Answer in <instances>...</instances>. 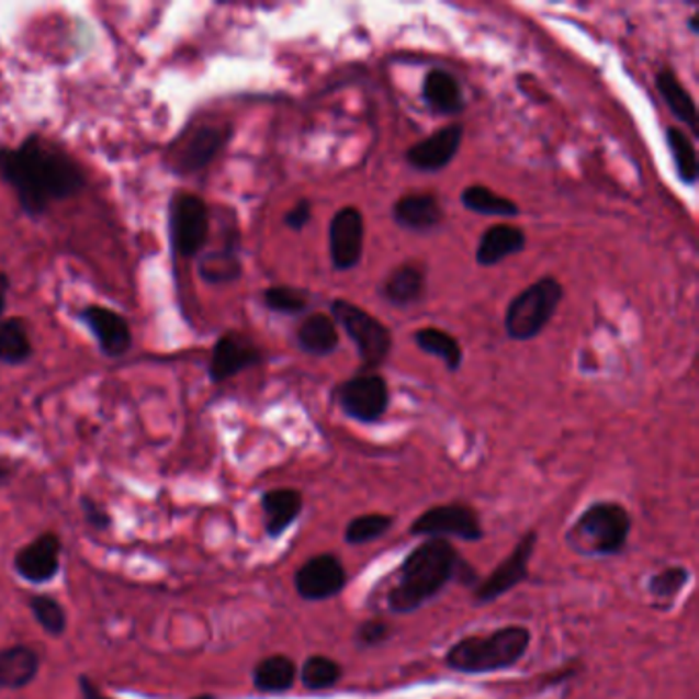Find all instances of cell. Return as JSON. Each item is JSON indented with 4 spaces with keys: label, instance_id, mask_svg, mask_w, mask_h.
Here are the masks:
<instances>
[{
    "label": "cell",
    "instance_id": "b9f144b4",
    "mask_svg": "<svg viewBox=\"0 0 699 699\" xmlns=\"http://www.w3.org/2000/svg\"><path fill=\"white\" fill-rule=\"evenodd\" d=\"M13 474H15V467H11L7 462L0 460V484H7L13 478Z\"/></svg>",
    "mask_w": 699,
    "mask_h": 699
},
{
    "label": "cell",
    "instance_id": "3957f363",
    "mask_svg": "<svg viewBox=\"0 0 699 699\" xmlns=\"http://www.w3.org/2000/svg\"><path fill=\"white\" fill-rule=\"evenodd\" d=\"M531 644L526 625H505L491 634H474L453 642L443 663L462 675H488L514 668Z\"/></svg>",
    "mask_w": 699,
    "mask_h": 699
},
{
    "label": "cell",
    "instance_id": "f546056e",
    "mask_svg": "<svg viewBox=\"0 0 699 699\" xmlns=\"http://www.w3.org/2000/svg\"><path fill=\"white\" fill-rule=\"evenodd\" d=\"M300 681L311 691H328L341 684L342 665L325 654H312L297 670Z\"/></svg>",
    "mask_w": 699,
    "mask_h": 699
},
{
    "label": "cell",
    "instance_id": "cb8c5ba5",
    "mask_svg": "<svg viewBox=\"0 0 699 699\" xmlns=\"http://www.w3.org/2000/svg\"><path fill=\"white\" fill-rule=\"evenodd\" d=\"M425 295V275L417 264L396 267L382 283V297L396 308H408Z\"/></svg>",
    "mask_w": 699,
    "mask_h": 699
},
{
    "label": "cell",
    "instance_id": "603a6c76",
    "mask_svg": "<svg viewBox=\"0 0 699 699\" xmlns=\"http://www.w3.org/2000/svg\"><path fill=\"white\" fill-rule=\"evenodd\" d=\"M297 679V665L288 654H271L264 656L252 668V685L261 694L280 696L294 687Z\"/></svg>",
    "mask_w": 699,
    "mask_h": 699
},
{
    "label": "cell",
    "instance_id": "4316f807",
    "mask_svg": "<svg viewBox=\"0 0 699 699\" xmlns=\"http://www.w3.org/2000/svg\"><path fill=\"white\" fill-rule=\"evenodd\" d=\"M462 205L481 216H498V218H515L519 216V205L509 198H503L493 189L484 185H470L462 191Z\"/></svg>",
    "mask_w": 699,
    "mask_h": 699
},
{
    "label": "cell",
    "instance_id": "9c48e42d",
    "mask_svg": "<svg viewBox=\"0 0 699 699\" xmlns=\"http://www.w3.org/2000/svg\"><path fill=\"white\" fill-rule=\"evenodd\" d=\"M535 545H538V531L529 529L528 533L515 544L511 554L503 562H498L497 568L491 575L478 580V585L472 593L474 604L476 606L495 604L503 595L519 587L528 578L529 562L535 554Z\"/></svg>",
    "mask_w": 699,
    "mask_h": 699
},
{
    "label": "cell",
    "instance_id": "5b68a950",
    "mask_svg": "<svg viewBox=\"0 0 699 699\" xmlns=\"http://www.w3.org/2000/svg\"><path fill=\"white\" fill-rule=\"evenodd\" d=\"M564 288L556 278H542L515 295L505 312V330L514 341L535 339L554 318Z\"/></svg>",
    "mask_w": 699,
    "mask_h": 699
},
{
    "label": "cell",
    "instance_id": "d6a6232c",
    "mask_svg": "<svg viewBox=\"0 0 699 699\" xmlns=\"http://www.w3.org/2000/svg\"><path fill=\"white\" fill-rule=\"evenodd\" d=\"M198 273L207 283H230L243 275V264L236 257V250L224 249L207 252L200 261Z\"/></svg>",
    "mask_w": 699,
    "mask_h": 699
},
{
    "label": "cell",
    "instance_id": "f1b7e54d",
    "mask_svg": "<svg viewBox=\"0 0 699 699\" xmlns=\"http://www.w3.org/2000/svg\"><path fill=\"white\" fill-rule=\"evenodd\" d=\"M415 342L420 351H425L433 358L443 359L450 372L460 370L462 359H464L462 347L455 337H451L450 332L433 327L420 328L419 332H415Z\"/></svg>",
    "mask_w": 699,
    "mask_h": 699
},
{
    "label": "cell",
    "instance_id": "f35d334b",
    "mask_svg": "<svg viewBox=\"0 0 699 699\" xmlns=\"http://www.w3.org/2000/svg\"><path fill=\"white\" fill-rule=\"evenodd\" d=\"M312 219V203L308 200H300L294 207L285 214V226L292 228L294 233H300Z\"/></svg>",
    "mask_w": 699,
    "mask_h": 699
},
{
    "label": "cell",
    "instance_id": "7402d4cb",
    "mask_svg": "<svg viewBox=\"0 0 699 699\" xmlns=\"http://www.w3.org/2000/svg\"><path fill=\"white\" fill-rule=\"evenodd\" d=\"M526 249V233L517 226L497 224L484 230L476 249V261L481 267H495L505 259Z\"/></svg>",
    "mask_w": 699,
    "mask_h": 699
},
{
    "label": "cell",
    "instance_id": "7c38bea8",
    "mask_svg": "<svg viewBox=\"0 0 699 699\" xmlns=\"http://www.w3.org/2000/svg\"><path fill=\"white\" fill-rule=\"evenodd\" d=\"M330 259L337 271H351L363 257L365 224L358 207L347 205L330 222Z\"/></svg>",
    "mask_w": 699,
    "mask_h": 699
},
{
    "label": "cell",
    "instance_id": "4dcf8cb0",
    "mask_svg": "<svg viewBox=\"0 0 699 699\" xmlns=\"http://www.w3.org/2000/svg\"><path fill=\"white\" fill-rule=\"evenodd\" d=\"M667 144L681 183L694 185L698 181L699 174L698 153H696L694 142L681 127H668Z\"/></svg>",
    "mask_w": 699,
    "mask_h": 699
},
{
    "label": "cell",
    "instance_id": "2e32d148",
    "mask_svg": "<svg viewBox=\"0 0 699 699\" xmlns=\"http://www.w3.org/2000/svg\"><path fill=\"white\" fill-rule=\"evenodd\" d=\"M82 323L93 332L103 356L122 358L132 347V330L120 312L105 306H89L80 312Z\"/></svg>",
    "mask_w": 699,
    "mask_h": 699
},
{
    "label": "cell",
    "instance_id": "484cf974",
    "mask_svg": "<svg viewBox=\"0 0 699 699\" xmlns=\"http://www.w3.org/2000/svg\"><path fill=\"white\" fill-rule=\"evenodd\" d=\"M656 91L663 97V101H665V105L670 110V113L677 120H681L691 129L694 136H698V108H696V101H694V97L689 94L684 84L679 82V78L673 70L663 68L656 75Z\"/></svg>",
    "mask_w": 699,
    "mask_h": 699
},
{
    "label": "cell",
    "instance_id": "4fadbf2b",
    "mask_svg": "<svg viewBox=\"0 0 699 699\" xmlns=\"http://www.w3.org/2000/svg\"><path fill=\"white\" fill-rule=\"evenodd\" d=\"M60 538L54 531H46L16 552L13 568L25 583L44 585L60 573Z\"/></svg>",
    "mask_w": 699,
    "mask_h": 699
},
{
    "label": "cell",
    "instance_id": "8992f818",
    "mask_svg": "<svg viewBox=\"0 0 699 699\" xmlns=\"http://www.w3.org/2000/svg\"><path fill=\"white\" fill-rule=\"evenodd\" d=\"M330 312L335 325H339L347 337L356 342L363 370H375L388 359L392 332L384 323L347 300H335L330 304Z\"/></svg>",
    "mask_w": 699,
    "mask_h": 699
},
{
    "label": "cell",
    "instance_id": "74e56055",
    "mask_svg": "<svg viewBox=\"0 0 699 699\" xmlns=\"http://www.w3.org/2000/svg\"><path fill=\"white\" fill-rule=\"evenodd\" d=\"M80 509H82V515H84V521L91 528L97 529V531H105V529L111 528L113 519H111L110 511L99 500L84 495V497H80Z\"/></svg>",
    "mask_w": 699,
    "mask_h": 699
},
{
    "label": "cell",
    "instance_id": "5bb4252c",
    "mask_svg": "<svg viewBox=\"0 0 699 699\" xmlns=\"http://www.w3.org/2000/svg\"><path fill=\"white\" fill-rule=\"evenodd\" d=\"M263 361V353L255 342L240 332H228L219 337L212 359H210V380L214 384H222L234 377L236 373L245 372Z\"/></svg>",
    "mask_w": 699,
    "mask_h": 699
},
{
    "label": "cell",
    "instance_id": "d4e9b609",
    "mask_svg": "<svg viewBox=\"0 0 699 699\" xmlns=\"http://www.w3.org/2000/svg\"><path fill=\"white\" fill-rule=\"evenodd\" d=\"M297 345L314 358H327L339 347V330L327 314H311L297 328Z\"/></svg>",
    "mask_w": 699,
    "mask_h": 699
},
{
    "label": "cell",
    "instance_id": "6da1fadb",
    "mask_svg": "<svg viewBox=\"0 0 699 699\" xmlns=\"http://www.w3.org/2000/svg\"><path fill=\"white\" fill-rule=\"evenodd\" d=\"M0 177L15 189L25 214L42 216L52 202L77 195L87 185L77 160L33 134L16 148H0Z\"/></svg>",
    "mask_w": 699,
    "mask_h": 699
},
{
    "label": "cell",
    "instance_id": "52a82bcc",
    "mask_svg": "<svg viewBox=\"0 0 699 699\" xmlns=\"http://www.w3.org/2000/svg\"><path fill=\"white\" fill-rule=\"evenodd\" d=\"M410 535L417 538H437V540H462V542H481L484 540L481 515L466 503H448L436 505L413 521Z\"/></svg>",
    "mask_w": 699,
    "mask_h": 699
},
{
    "label": "cell",
    "instance_id": "1f68e13d",
    "mask_svg": "<svg viewBox=\"0 0 699 699\" xmlns=\"http://www.w3.org/2000/svg\"><path fill=\"white\" fill-rule=\"evenodd\" d=\"M394 528V517L386 514H365L353 517L345 528V542L349 545L372 544Z\"/></svg>",
    "mask_w": 699,
    "mask_h": 699
},
{
    "label": "cell",
    "instance_id": "e0dca14e",
    "mask_svg": "<svg viewBox=\"0 0 699 699\" xmlns=\"http://www.w3.org/2000/svg\"><path fill=\"white\" fill-rule=\"evenodd\" d=\"M228 138H230L228 127H219V125L198 127L195 132H191V136H187L183 146L177 150V158H174L177 171L183 174L203 171L219 155V150L226 146Z\"/></svg>",
    "mask_w": 699,
    "mask_h": 699
},
{
    "label": "cell",
    "instance_id": "836d02e7",
    "mask_svg": "<svg viewBox=\"0 0 699 699\" xmlns=\"http://www.w3.org/2000/svg\"><path fill=\"white\" fill-rule=\"evenodd\" d=\"M30 609H32L35 622L42 625V630L46 632L47 636L60 638L66 632L68 618H66L63 604L56 597L46 595V593L33 595L30 597Z\"/></svg>",
    "mask_w": 699,
    "mask_h": 699
},
{
    "label": "cell",
    "instance_id": "60d3db41",
    "mask_svg": "<svg viewBox=\"0 0 699 699\" xmlns=\"http://www.w3.org/2000/svg\"><path fill=\"white\" fill-rule=\"evenodd\" d=\"M7 294H9V275L0 271V323H2V314L7 311Z\"/></svg>",
    "mask_w": 699,
    "mask_h": 699
},
{
    "label": "cell",
    "instance_id": "d590c367",
    "mask_svg": "<svg viewBox=\"0 0 699 699\" xmlns=\"http://www.w3.org/2000/svg\"><path fill=\"white\" fill-rule=\"evenodd\" d=\"M264 306L278 314H300L306 311L311 304V295L304 290L290 288V285H275L264 290Z\"/></svg>",
    "mask_w": 699,
    "mask_h": 699
},
{
    "label": "cell",
    "instance_id": "ba28073f",
    "mask_svg": "<svg viewBox=\"0 0 699 699\" xmlns=\"http://www.w3.org/2000/svg\"><path fill=\"white\" fill-rule=\"evenodd\" d=\"M172 249L181 257H195L210 236V210L202 198L179 191L169 205Z\"/></svg>",
    "mask_w": 699,
    "mask_h": 699
},
{
    "label": "cell",
    "instance_id": "ac0fdd59",
    "mask_svg": "<svg viewBox=\"0 0 699 699\" xmlns=\"http://www.w3.org/2000/svg\"><path fill=\"white\" fill-rule=\"evenodd\" d=\"M264 533L271 540L281 538L304 511V497L295 488H273L261 497Z\"/></svg>",
    "mask_w": 699,
    "mask_h": 699
},
{
    "label": "cell",
    "instance_id": "83f0119b",
    "mask_svg": "<svg viewBox=\"0 0 699 699\" xmlns=\"http://www.w3.org/2000/svg\"><path fill=\"white\" fill-rule=\"evenodd\" d=\"M33 356L32 339L23 320L9 318L0 323V363L21 365Z\"/></svg>",
    "mask_w": 699,
    "mask_h": 699
},
{
    "label": "cell",
    "instance_id": "30bf717a",
    "mask_svg": "<svg viewBox=\"0 0 699 699\" xmlns=\"http://www.w3.org/2000/svg\"><path fill=\"white\" fill-rule=\"evenodd\" d=\"M337 403L349 419L377 422L388 410V384L377 373H359L337 388Z\"/></svg>",
    "mask_w": 699,
    "mask_h": 699
},
{
    "label": "cell",
    "instance_id": "277c9868",
    "mask_svg": "<svg viewBox=\"0 0 699 699\" xmlns=\"http://www.w3.org/2000/svg\"><path fill=\"white\" fill-rule=\"evenodd\" d=\"M632 533V515L616 500H597L576 517L566 544L583 556H616Z\"/></svg>",
    "mask_w": 699,
    "mask_h": 699
},
{
    "label": "cell",
    "instance_id": "ee69618b",
    "mask_svg": "<svg viewBox=\"0 0 699 699\" xmlns=\"http://www.w3.org/2000/svg\"><path fill=\"white\" fill-rule=\"evenodd\" d=\"M191 699H216V696H212V694H202V696H195V698Z\"/></svg>",
    "mask_w": 699,
    "mask_h": 699
},
{
    "label": "cell",
    "instance_id": "8fae6325",
    "mask_svg": "<svg viewBox=\"0 0 699 699\" xmlns=\"http://www.w3.org/2000/svg\"><path fill=\"white\" fill-rule=\"evenodd\" d=\"M347 571L339 556L316 554L306 560L294 575V587L304 601H328L347 587Z\"/></svg>",
    "mask_w": 699,
    "mask_h": 699
},
{
    "label": "cell",
    "instance_id": "d6986e66",
    "mask_svg": "<svg viewBox=\"0 0 699 699\" xmlns=\"http://www.w3.org/2000/svg\"><path fill=\"white\" fill-rule=\"evenodd\" d=\"M394 222L410 233H429L437 228L443 219V210L436 195L431 193H413L403 195L394 203L392 210Z\"/></svg>",
    "mask_w": 699,
    "mask_h": 699
},
{
    "label": "cell",
    "instance_id": "8d00e7d4",
    "mask_svg": "<svg viewBox=\"0 0 699 699\" xmlns=\"http://www.w3.org/2000/svg\"><path fill=\"white\" fill-rule=\"evenodd\" d=\"M390 634H392V630H390L388 623L382 622V620H368L356 630V642L361 649H373V646L384 644Z\"/></svg>",
    "mask_w": 699,
    "mask_h": 699
},
{
    "label": "cell",
    "instance_id": "9a60e30c",
    "mask_svg": "<svg viewBox=\"0 0 699 699\" xmlns=\"http://www.w3.org/2000/svg\"><path fill=\"white\" fill-rule=\"evenodd\" d=\"M462 138H464V125H446L437 129L436 134H431L429 138L410 146L406 153V162L420 172L443 171L458 155Z\"/></svg>",
    "mask_w": 699,
    "mask_h": 699
},
{
    "label": "cell",
    "instance_id": "44dd1931",
    "mask_svg": "<svg viewBox=\"0 0 699 699\" xmlns=\"http://www.w3.org/2000/svg\"><path fill=\"white\" fill-rule=\"evenodd\" d=\"M422 101L439 115H458L466 108V99L455 77L436 68L422 80Z\"/></svg>",
    "mask_w": 699,
    "mask_h": 699
},
{
    "label": "cell",
    "instance_id": "7bdbcfd3",
    "mask_svg": "<svg viewBox=\"0 0 699 699\" xmlns=\"http://www.w3.org/2000/svg\"><path fill=\"white\" fill-rule=\"evenodd\" d=\"M687 25H689V30H691V32L699 33V15H698V13H696V15L689 16V23H687Z\"/></svg>",
    "mask_w": 699,
    "mask_h": 699
},
{
    "label": "cell",
    "instance_id": "ab89813d",
    "mask_svg": "<svg viewBox=\"0 0 699 699\" xmlns=\"http://www.w3.org/2000/svg\"><path fill=\"white\" fill-rule=\"evenodd\" d=\"M78 687H80L82 699H111L108 698V696L91 681V677H87V675H80V677H78Z\"/></svg>",
    "mask_w": 699,
    "mask_h": 699
},
{
    "label": "cell",
    "instance_id": "7a4b0ae2",
    "mask_svg": "<svg viewBox=\"0 0 699 699\" xmlns=\"http://www.w3.org/2000/svg\"><path fill=\"white\" fill-rule=\"evenodd\" d=\"M472 571L450 540L427 538L398 566L386 593L390 613L408 616L433 601L453 578Z\"/></svg>",
    "mask_w": 699,
    "mask_h": 699
},
{
    "label": "cell",
    "instance_id": "ffe728a7",
    "mask_svg": "<svg viewBox=\"0 0 699 699\" xmlns=\"http://www.w3.org/2000/svg\"><path fill=\"white\" fill-rule=\"evenodd\" d=\"M40 654L27 644H15L0 651V689H23L40 675Z\"/></svg>",
    "mask_w": 699,
    "mask_h": 699
},
{
    "label": "cell",
    "instance_id": "e575fe53",
    "mask_svg": "<svg viewBox=\"0 0 699 699\" xmlns=\"http://www.w3.org/2000/svg\"><path fill=\"white\" fill-rule=\"evenodd\" d=\"M689 578H691V573L687 566L673 564V566H667V568L651 576L649 593L656 601H673L685 589Z\"/></svg>",
    "mask_w": 699,
    "mask_h": 699
}]
</instances>
